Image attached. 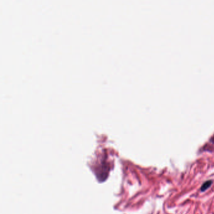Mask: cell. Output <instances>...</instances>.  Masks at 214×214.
Instances as JSON below:
<instances>
[{
    "instance_id": "obj_1",
    "label": "cell",
    "mask_w": 214,
    "mask_h": 214,
    "mask_svg": "<svg viewBox=\"0 0 214 214\" xmlns=\"http://www.w3.org/2000/svg\"><path fill=\"white\" fill-rule=\"evenodd\" d=\"M212 184V180H209V181L206 182L202 185V187L200 188V190L202 192L206 191L207 189H209L211 187Z\"/></svg>"
}]
</instances>
